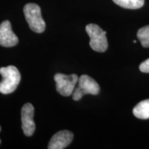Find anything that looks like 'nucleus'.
Returning <instances> with one entry per match:
<instances>
[{
    "instance_id": "obj_5",
    "label": "nucleus",
    "mask_w": 149,
    "mask_h": 149,
    "mask_svg": "<svg viewBox=\"0 0 149 149\" xmlns=\"http://www.w3.org/2000/svg\"><path fill=\"white\" fill-rule=\"evenodd\" d=\"M78 79L79 78L76 74L68 75L62 73L55 74L54 79L56 83L57 91L62 96H70L73 93Z\"/></svg>"
},
{
    "instance_id": "obj_4",
    "label": "nucleus",
    "mask_w": 149,
    "mask_h": 149,
    "mask_svg": "<svg viewBox=\"0 0 149 149\" xmlns=\"http://www.w3.org/2000/svg\"><path fill=\"white\" fill-rule=\"evenodd\" d=\"M100 90V86L95 80L87 74H83L78 79V87L72 93V99L74 101H79L84 95H96Z\"/></svg>"
},
{
    "instance_id": "obj_3",
    "label": "nucleus",
    "mask_w": 149,
    "mask_h": 149,
    "mask_svg": "<svg viewBox=\"0 0 149 149\" xmlns=\"http://www.w3.org/2000/svg\"><path fill=\"white\" fill-rule=\"evenodd\" d=\"M86 31L90 37V46L93 51L104 53L108 48L107 32L102 30L98 25L89 24L86 26Z\"/></svg>"
},
{
    "instance_id": "obj_11",
    "label": "nucleus",
    "mask_w": 149,
    "mask_h": 149,
    "mask_svg": "<svg viewBox=\"0 0 149 149\" xmlns=\"http://www.w3.org/2000/svg\"><path fill=\"white\" fill-rule=\"evenodd\" d=\"M137 36L143 47H149V25L141 28L137 33Z\"/></svg>"
},
{
    "instance_id": "obj_12",
    "label": "nucleus",
    "mask_w": 149,
    "mask_h": 149,
    "mask_svg": "<svg viewBox=\"0 0 149 149\" xmlns=\"http://www.w3.org/2000/svg\"><path fill=\"white\" fill-rule=\"evenodd\" d=\"M139 68L141 72H144V73H149V58L144 61H143L139 65Z\"/></svg>"
},
{
    "instance_id": "obj_6",
    "label": "nucleus",
    "mask_w": 149,
    "mask_h": 149,
    "mask_svg": "<svg viewBox=\"0 0 149 149\" xmlns=\"http://www.w3.org/2000/svg\"><path fill=\"white\" fill-rule=\"evenodd\" d=\"M34 111V107L31 103L25 104L22 109V128L24 135L28 137L32 136L35 130Z\"/></svg>"
},
{
    "instance_id": "obj_14",
    "label": "nucleus",
    "mask_w": 149,
    "mask_h": 149,
    "mask_svg": "<svg viewBox=\"0 0 149 149\" xmlns=\"http://www.w3.org/2000/svg\"><path fill=\"white\" fill-rule=\"evenodd\" d=\"M133 42H134V43H135H135H136V42H136V40H134V41H133Z\"/></svg>"
},
{
    "instance_id": "obj_13",
    "label": "nucleus",
    "mask_w": 149,
    "mask_h": 149,
    "mask_svg": "<svg viewBox=\"0 0 149 149\" xmlns=\"http://www.w3.org/2000/svg\"><path fill=\"white\" fill-rule=\"evenodd\" d=\"M1 126H0V131H1ZM1 139H0V144H1Z\"/></svg>"
},
{
    "instance_id": "obj_7",
    "label": "nucleus",
    "mask_w": 149,
    "mask_h": 149,
    "mask_svg": "<svg viewBox=\"0 0 149 149\" xmlns=\"http://www.w3.org/2000/svg\"><path fill=\"white\" fill-rule=\"evenodd\" d=\"M19 40L13 33L8 20L0 24V45L3 47H13L18 44Z\"/></svg>"
},
{
    "instance_id": "obj_8",
    "label": "nucleus",
    "mask_w": 149,
    "mask_h": 149,
    "mask_svg": "<svg viewBox=\"0 0 149 149\" xmlns=\"http://www.w3.org/2000/svg\"><path fill=\"white\" fill-rule=\"evenodd\" d=\"M73 133L67 130H63L55 133L48 145V149H63L72 142L73 139Z\"/></svg>"
},
{
    "instance_id": "obj_2",
    "label": "nucleus",
    "mask_w": 149,
    "mask_h": 149,
    "mask_svg": "<svg viewBox=\"0 0 149 149\" xmlns=\"http://www.w3.org/2000/svg\"><path fill=\"white\" fill-rule=\"evenodd\" d=\"M24 13L30 29L37 33H42L45 31L46 23L43 19L41 8L39 5L29 3L24 7Z\"/></svg>"
},
{
    "instance_id": "obj_10",
    "label": "nucleus",
    "mask_w": 149,
    "mask_h": 149,
    "mask_svg": "<svg viewBox=\"0 0 149 149\" xmlns=\"http://www.w3.org/2000/svg\"><path fill=\"white\" fill-rule=\"evenodd\" d=\"M113 2L124 8L138 9L144 4V0H113Z\"/></svg>"
},
{
    "instance_id": "obj_9",
    "label": "nucleus",
    "mask_w": 149,
    "mask_h": 149,
    "mask_svg": "<svg viewBox=\"0 0 149 149\" xmlns=\"http://www.w3.org/2000/svg\"><path fill=\"white\" fill-rule=\"evenodd\" d=\"M133 113L136 117L141 120L149 119V100L141 101L135 106Z\"/></svg>"
},
{
    "instance_id": "obj_1",
    "label": "nucleus",
    "mask_w": 149,
    "mask_h": 149,
    "mask_svg": "<svg viewBox=\"0 0 149 149\" xmlns=\"http://www.w3.org/2000/svg\"><path fill=\"white\" fill-rule=\"evenodd\" d=\"M0 74L2 76V80L0 82V93L6 95L14 92L21 80L19 70L14 66L1 67Z\"/></svg>"
}]
</instances>
